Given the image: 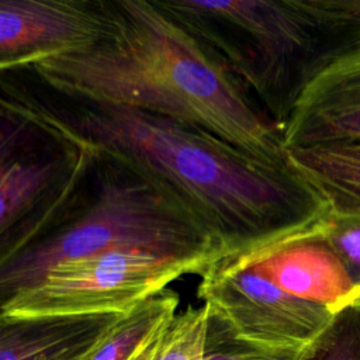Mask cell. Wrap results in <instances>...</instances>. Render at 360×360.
I'll return each mask as SVG.
<instances>
[{"mask_svg":"<svg viewBox=\"0 0 360 360\" xmlns=\"http://www.w3.org/2000/svg\"><path fill=\"white\" fill-rule=\"evenodd\" d=\"M281 136L284 150L360 141V48L333 62L305 89Z\"/></svg>","mask_w":360,"mask_h":360,"instance_id":"30bf717a","label":"cell"},{"mask_svg":"<svg viewBox=\"0 0 360 360\" xmlns=\"http://www.w3.org/2000/svg\"><path fill=\"white\" fill-rule=\"evenodd\" d=\"M108 27L104 0H0V72L86 48Z\"/></svg>","mask_w":360,"mask_h":360,"instance_id":"ba28073f","label":"cell"},{"mask_svg":"<svg viewBox=\"0 0 360 360\" xmlns=\"http://www.w3.org/2000/svg\"><path fill=\"white\" fill-rule=\"evenodd\" d=\"M243 257L260 276L283 291L325 307L336 315L353 307L360 297V290L333 250L325 226L266 253Z\"/></svg>","mask_w":360,"mask_h":360,"instance_id":"9c48e42d","label":"cell"},{"mask_svg":"<svg viewBox=\"0 0 360 360\" xmlns=\"http://www.w3.org/2000/svg\"><path fill=\"white\" fill-rule=\"evenodd\" d=\"M207 307V305H205ZM202 360H284L257 352L236 340L225 325L210 312Z\"/></svg>","mask_w":360,"mask_h":360,"instance_id":"e0dca14e","label":"cell"},{"mask_svg":"<svg viewBox=\"0 0 360 360\" xmlns=\"http://www.w3.org/2000/svg\"><path fill=\"white\" fill-rule=\"evenodd\" d=\"M304 360H360V322L353 307L339 312Z\"/></svg>","mask_w":360,"mask_h":360,"instance_id":"9a60e30c","label":"cell"},{"mask_svg":"<svg viewBox=\"0 0 360 360\" xmlns=\"http://www.w3.org/2000/svg\"><path fill=\"white\" fill-rule=\"evenodd\" d=\"M121 245L190 257L204 267L221 256L207 229L166 187L127 160L84 146L66 194L0 266V318L55 266Z\"/></svg>","mask_w":360,"mask_h":360,"instance_id":"3957f363","label":"cell"},{"mask_svg":"<svg viewBox=\"0 0 360 360\" xmlns=\"http://www.w3.org/2000/svg\"><path fill=\"white\" fill-rule=\"evenodd\" d=\"M110 27L75 52L34 63L51 83L197 125L260 158L280 159L281 128L219 56L158 0H104Z\"/></svg>","mask_w":360,"mask_h":360,"instance_id":"7a4b0ae2","label":"cell"},{"mask_svg":"<svg viewBox=\"0 0 360 360\" xmlns=\"http://www.w3.org/2000/svg\"><path fill=\"white\" fill-rule=\"evenodd\" d=\"M325 233L352 281L360 290V212L330 211Z\"/></svg>","mask_w":360,"mask_h":360,"instance_id":"2e32d148","label":"cell"},{"mask_svg":"<svg viewBox=\"0 0 360 360\" xmlns=\"http://www.w3.org/2000/svg\"><path fill=\"white\" fill-rule=\"evenodd\" d=\"M83 155L76 139L0 94V266L59 204Z\"/></svg>","mask_w":360,"mask_h":360,"instance_id":"5b68a950","label":"cell"},{"mask_svg":"<svg viewBox=\"0 0 360 360\" xmlns=\"http://www.w3.org/2000/svg\"><path fill=\"white\" fill-rule=\"evenodd\" d=\"M198 297L240 343L284 360H304L336 314L260 276L243 256H222L200 273Z\"/></svg>","mask_w":360,"mask_h":360,"instance_id":"52a82bcc","label":"cell"},{"mask_svg":"<svg viewBox=\"0 0 360 360\" xmlns=\"http://www.w3.org/2000/svg\"><path fill=\"white\" fill-rule=\"evenodd\" d=\"M353 308H354V311H356V314H357V318H359V322H360V297H359L357 301L353 304Z\"/></svg>","mask_w":360,"mask_h":360,"instance_id":"ac0fdd59","label":"cell"},{"mask_svg":"<svg viewBox=\"0 0 360 360\" xmlns=\"http://www.w3.org/2000/svg\"><path fill=\"white\" fill-rule=\"evenodd\" d=\"M200 262L138 246H112L55 266L3 316H69L125 314L187 273H201ZM1 316V318H3Z\"/></svg>","mask_w":360,"mask_h":360,"instance_id":"8992f818","label":"cell"},{"mask_svg":"<svg viewBox=\"0 0 360 360\" xmlns=\"http://www.w3.org/2000/svg\"><path fill=\"white\" fill-rule=\"evenodd\" d=\"M0 94L166 187L207 229L219 257L266 253L322 228L332 211L287 155L260 158L197 125L56 86L32 65L0 72Z\"/></svg>","mask_w":360,"mask_h":360,"instance_id":"6da1fadb","label":"cell"},{"mask_svg":"<svg viewBox=\"0 0 360 360\" xmlns=\"http://www.w3.org/2000/svg\"><path fill=\"white\" fill-rule=\"evenodd\" d=\"M281 128L305 89L360 48V0H158Z\"/></svg>","mask_w":360,"mask_h":360,"instance_id":"277c9868","label":"cell"},{"mask_svg":"<svg viewBox=\"0 0 360 360\" xmlns=\"http://www.w3.org/2000/svg\"><path fill=\"white\" fill-rule=\"evenodd\" d=\"M208 308H188L176 314L134 360H202Z\"/></svg>","mask_w":360,"mask_h":360,"instance_id":"5bb4252c","label":"cell"},{"mask_svg":"<svg viewBox=\"0 0 360 360\" xmlns=\"http://www.w3.org/2000/svg\"><path fill=\"white\" fill-rule=\"evenodd\" d=\"M121 315L3 316L0 360H79Z\"/></svg>","mask_w":360,"mask_h":360,"instance_id":"8fae6325","label":"cell"},{"mask_svg":"<svg viewBox=\"0 0 360 360\" xmlns=\"http://www.w3.org/2000/svg\"><path fill=\"white\" fill-rule=\"evenodd\" d=\"M335 212H360V141L285 150Z\"/></svg>","mask_w":360,"mask_h":360,"instance_id":"7c38bea8","label":"cell"},{"mask_svg":"<svg viewBox=\"0 0 360 360\" xmlns=\"http://www.w3.org/2000/svg\"><path fill=\"white\" fill-rule=\"evenodd\" d=\"M179 295L162 290L135 305L79 360H134L150 339L176 315Z\"/></svg>","mask_w":360,"mask_h":360,"instance_id":"4fadbf2b","label":"cell"}]
</instances>
